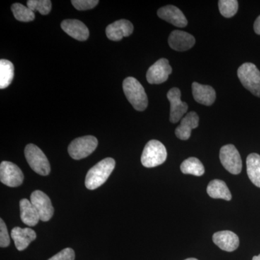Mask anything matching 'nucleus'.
<instances>
[{
    "label": "nucleus",
    "instance_id": "32",
    "mask_svg": "<svg viewBox=\"0 0 260 260\" xmlns=\"http://www.w3.org/2000/svg\"><path fill=\"white\" fill-rule=\"evenodd\" d=\"M252 260H260V254L258 256H254L252 258Z\"/></svg>",
    "mask_w": 260,
    "mask_h": 260
},
{
    "label": "nucleus",
    "instance_id": "2",
    "mask_svg": "<svg viewBox=\"0 0 260 260\" xmlns=\"http://www.w3.org/2000/svg\"><path fill=\"white\" fill-rule=\"evenodd\" d=\"M123 90L135 110L143 112L148 107V96L143 85L138 80L133 77L126 78L123 82Z\"/></svg>",
    "mask_w": 260,
    "mask_h": 260
},
{
    "label": "nucleus",
    "instance_id": "18",
    "mask_svg": "<svg viewBox=\"0 0 260 260\" xmlns=\"http://www.w3.org/2000/svg\"><path fill=\"white\" fill-rule=\"evenodd\" d=\"M12 239L18 251H23L29 244L37 239V234L31 229L15 227L11 232Z\"/></svg>",
    "mask_w": 260,
    "mask_h": 260
},
{
    "label": "nucleus",
    "instance_id": "15",
    "mask_svg": "<svg viewBox=\"0 0 260 260\" xmlns=\"http://www.w3.org/2000/svg\"><path fill=\"white\" fill-rule=\"evenodd\" d=\"M61 28L70 37L76 40L84 42L89 37V30L86 25L78 20H64L61 22Z\"/></svg>",
    "mask_w": 260,
    "mask_h": 260
},
{
    "label": "nucleus",
    "instance_id": "20",
    "mask_svg": "<svg viewBox=\"0 0 260 260\" xmlns=\"http://www.w3.org/2000/svg\"><path fill=\"white\" fill-rule=\"evenodd\" d=\"M20 218L25 225L34 226L40 220L39 213L30 200L22 199L20 201Z\"/></svg>",
    "mask_w": 260,
    "mask_h": 260
},
{
    "label": "nucleus",
    "instance_id": "6",
    "mask_svg": "<svg viewBox=\"0 0 260 260\" xmlns=\"http://www.w3.org/2000/svg\"><path fill=\"white\" fill-rule=\"evenodd\" d=\"M98 146V140L91 135L80 137L72 141L68 147L70 157L75 160L86 158L93 153Z\"/></svg>",
    "mask_w": 260,
    "mask_h": 260
},
{
    "label": "nucleus",
    "instance_id": "16",
    "mask_svg": "<svg viewBox=\"0 0 260 260\" xmlns=\"http://www.w3.org/2000/svg\"><path fill=\"white\" fill-rule=\"evenodd\" d=\"M213 241L214 244H216L222 250L229 252L235 251L239 246V237L231 231L215 233L213 236Z\"/></svg>",
    "mask_w": 260,
    "mask_h": 260
},
{
    "label": "nucleus",
    "instance_id": "33",
    "mask_svg": "<svg viewBox=\"0 0 260 260\" xmlns=\"http://www.w3.org/2000/svg\"><path fill=\"white\" fill-rule=\"evenodd\" d=\"M184 260H198V259H196V258H188V259H186Z\"/></svg>",
    "mask_w": 260,
    "mask_h": 260
},
{
    "label": "nucleus",
    "instance_id": "7",
    "mask_svg": "<svg viewBox=\"0 0 260 260\" xmlns=\"http://www.w3.org/2000/svg\"><path fill=\"white\" fill-rule=\"evenodd\" d=\"M220 160L223 167L231 174H239L242 172V158L234 145L222 147L220 150Z\"/></svg>",
    "mask_w": 260,
    "mask_h": 260
},
{
    "label": "nucleus",
    "instance_id": "19",
    "mask_svg": "<svg viewBox=\"0 0 260 260\" xmlns=\"http://www.w3.org/2000/svg\"><path fill=\"white\" fill-rule=\"evenodd\" d=\"M192 94L197 102L205 106H211L216 99V93L213 87L196 82L192 83Z\"/></svg>",
    "mask_w": 260,
    "mask_h": 260
},
{
    "label": "nucleus",
    "instance_id": "26",
    "mask_svg": "<svg viewBox=\"0 0 260 260\" xmlns=\"http://www.w3.org/2000/svg\"><path fill=\"white\" fill-rule=\"evenodd\" d=\"M219 10L225 18H232L237 13L239 3L237 0H220L218 2Z\"/></svg>",
    "mask_w": 260,
    "mask_h": 260
},
{
    "label": "nucleus",
    "instance_id": "29",
    "mask_svg": "<svg viewBox=\"0 0 260 260\" xmlns=\"http://www.w3.org/2000/svg\"><path fill=\"white\" fill-rule=\"evenodd\" d=\"M10 239L8 229L5 225L4 220L0 219V246L2 248L7 247L10 245Z\"/></svg>",
    "mask_w": 260,
    "mask_h": 260
},
{
    "label": "nucleus",
    "instance_id": "8",
    "mask_svg": "<svg viewBox=\"0 0 260 260\" xmlns=\"http://www.w3.org/2000/svg\"><path fill=\"white\" fill-rule=\"evenodd\" d=\"M24 175L20 169L13 162L3 161L0 165V181L10 187H17L23 184Z\"/></svg>",
    "mask_w": 260,
    "mask_h": 260
},
{
    "label": "nucleus",
    "instance_id": "14",
    "mask_svg": "<svg viewBox=\"0 0 260 260\" xmlns=\"http://www.w3.org/2000/svg\"><path fill=\"white\" fill-rule=\"evenodd\" d=\"M194 37L185 31L174 30L169 37V47L175 51L189 50L194 47Z\"/></svg>",
    "mask_w": 260,
    "mask_h": 260
},
{
    "label": "nucleus",
    "instance_id": "31",
    "mask_svg": "<svg viewBox=\"0 0 260 260\" xmlns=\"http://www.w3.org/2000/svg\"><path fill=\"white\" fill-rule=\"evenodd\" d=\"M254 30L256 34L260 35V15L256 19L254 23Z\"/></svg>",
    "mask_w": 260,
    "mask_h": 260
},
{
    "label": "nucleus",
    "instance_id": "27",
    "mask_svg": "<svg viewBox=\"0 0 260 260\" xmlns=\"http://www.w3.org/2000/svg\"><path fill=\"white\" fill-rule=\"evenodd\" d=\"M27 7L32 11L39 12L41 14H49L51 10V2L49 0H28Z\"/></svg>",
    "mask_w": 260,
    "mask_h": 260
},
{
    "label": "nucleus",
    "instance_id": "13",
    "mask_svg": "<svg viewBox=\"0 0 260 260\" xmlns=\"http://www.w3.org/2000/svg\"><path fill=\"white\" fill-rule=\"evenodd\" d=\"M158 16L179 28H184L188 24L187 20L182 12L174 5H167L160 8L158 10Z\"/></svg>",
    "mask_w": 260,
    "mask_h": 260
},
{
    "label": "nucleus",
    "instance_id": "17",
    "mask_svg": "<svg viewBox=\"0 0 260 260\" xmlns=\"http://www.w3.org/2000/svg\"><path fill=\"white\" fill-rule=\"evenodd\" d=\"M199 116L196 112L188 113L181 120V124L175 130V134L179 139L186 140L191 136V130L199 125Z\"/></svg>",
    "mask_w": 260,
    "mask_h": 260
},
{
    "label": "nucleus",
    "instance_id": "21",
    "mask_svg": "<svg viewBox=\"0 0 260 260\" xmlns=\"http://www.w3.org/2000/svg\"><path fill=\"white\" fill-rule=\"evenodd\" d=\"M207 192L213 199H223L230 201L232 198L226 184L220 179H214L210 181L207 188Z\"/></svg>",
    "mask_w": 260,
    "mask_h": 260
},
{
    "label": "nucleus",
    "instance_id": "22",
    "mask_svg": "<svg viewBox=\"0 0 260 260\" xmlns=\"http://www.w3.org/2000/svg\"><path fill=\"white\" fill-rule=\"evenodd\" d=\"M248 177L254 185L260 188V155L251 153L246 158Z\"/></svg>",
    "mask_w": 260,
    "mask_h": 260
},
{
    "label": "nucleus",
    "instance_id": "30",
    "mask_svg": "<svg viewBox=\"0 0 260 260\" xmlns=\"http://www.w3.org/2000/svg\"><path fill=\"white\" fill-rule=\"evenodd\" d=\"M75 251L71 248H66L48 260H75Z\"/></svg>",
    "mask_w": 260,
    "mask_h": 260
},
{
    "label": "nucleus",
    "instance_id": "10",
    "mask_svg": "<svg viewBox=\"0 0 260 260\" xmlns=\"http://www.w3.org/2000/svg\"><path fill=\"white\" fill-rule=\"evenodd\" d=\"M172 73V68L169 64V60L162 58L150 67L147 72V80L150 84L165 83Z\"/></svg>",
    "mask_w": 260,
    "mask_h": 260
},
{
    "label": "nucleus",
    "instance_id": "5",
    "mask_svg": "<svg viewBox=\"0 0 260 260\" xmlns=\"http://www.w3.org/2000/svg\"><path fill=\"white\" fill-rule=\"evenodd\" d=\"M25 156L32 170L39 175L47 176L50 174L49 160L44 152L34 144H28L25 148Z\"/></svg>",
    "mask_w": 260,
    "mask_h": 260
},
{
    "label": "nucleus",
    "instance_id": "28",
    "mask_svg": "<svg viewBox=\"0 0 260 260\" xmlns=\"http://www.w3.org/2000/svg\"><path fill=\"white\" fill-rule=\"evenodd\" d=\"M99 1L98 0H73L72 4L78 10H88L95 8Z\"/></svg>",
    "mask_w": 260,
    "mask_h": 260
},
{
    "label": "nucleus",
    "instance_id": "1",
    "mask_svg": "<svg viewBox=\"0 0 260 260\" xmlns=\"http://www.w3.org/2000/svg\"><path fill=\"white\" fill-rule=\"evenodd\" d=\"M115 165V160L112 158L104 159L95 164L88 171L85 177V184L87 189L93 190L103 185L109 179Z\"/></svg>",
    "mask_w": 260,
    "mask_h": 260
},
{
    "label": "nucleus",
    "instance_id": "12",
    "mask_svg": "<svg viewBox=\"0 0 260 260\" xmlns=\"http://www.w3.org/2000/svg\"><path fill=\"white\" fill-rule=\"evenodd\" d=\"M134 27L133 23L125 19L116 20L106 29V34L110 40L119 42L123 38L129 37L133 34Z\"/></svg>",
    "mask_w": 260,
    "mask_h": 260
},
{
    "label": "nucleus",
    "instance_id": "24",
    "mask_svg": "<svg viewBox=\"0 0 260 260\" xmlns=\"http://www.w3.org/2000/svg\"><path fill=\"white\" fill-rule=\"evenodd\" d=\"M181 171L184 174H191L196 177H201L204 174L205 167L199 159L191 157L186 159L181 164Z\"/></svg>",
    "mask_w": 260,
    "mask_h": 260
},
{
    "label": "nucleus",
    "instance_id": "25",
    "mask_svg": "<svg viewBox=\"0 0 260 260\" xmlns=\"http://www.w3.org/2000/svg\"><path fill=\"white\" fill-rule=\"evenodd\" d=\"M11 10L15 19L19 21L30 22L35 19L34 12L20 3H15L12 5Z\"/></svg>",
    "mask_w": 260,
    "mask_h": 260
},
{
    "label": "nucleus",
    "instance_id": "4",
    "mask_svg": "<svg viewBox=\"0 0 260 260\" xmlns=\"http://www.w3.org/2000/svg\"><path fill=\"white\" fill-rule=\"evenodd\" d=\"M237 75L244 88L260 98V71L256 65L251 62L244 63L239 67Z\"/></svg>",
    "mask_w": 260,
    "mask_h": 260
},
{
    "label": "nucleus",
    "instance_id": "3",
    "mask_svg": "<svg viewBox=\"0 0 260 260\" xmlns=\"http://www.w3.org/2000/svg\"><path fill=\"white\" fill-rule=\"evenodd\" d=\"M167 158L166 147L158 140H152L145 145L141 156L143 166L153 168L161 165Z\"/></svg>",
    "mask_w": 260,
    "mask_h": 260
},
{
    "label": "nucleus",
    "instance_id": "23",
    "mask_svg": "<svg viewBox=\"0 0 260 260\" xmlns=\"http://www.w3.org/2000/svg\"><path fill=\"white\" fill-rule=\"evenodd\" d=\"M14 65L7 59L0 60V88H8L14 78Z\"/></svg>",
    "mask_w": 260,
    "mask_h": 260
},
{
    "label": "nucleus",
    "instance_id": "11",
    "mask_svg": "<svg viewBox=\"0 0 260 260\" xmlns=\"http://www.w3.org/2000/svg\"><path fill=\"white\" fill-rule=\"evenodd\" d=\"M181 91L179 88H173L169 90L167 98L171 104L170 121L177 123L182 119L188 110V105L181 100Z\"/></svg>",
    "mask_w": 260,
    "mask_h": 260
},
{
    "label": "nucleus",
    "instance_id": "9",
    "mask_svg": "<svg viewBox=\"0 0 260 260\" xmlns=\"http://www.w3.org/2000/svg\"><path fill=\"white\" fill-rule=\"evenodd\" d=\"M30 202L39 213L41 220L47 222L52 218L54 208L50 198L45 193L40 190L34 191L30 195Z\"/></svg>",
    "mask_w": 260,
    "mask_h": 260
}]
</instances>
